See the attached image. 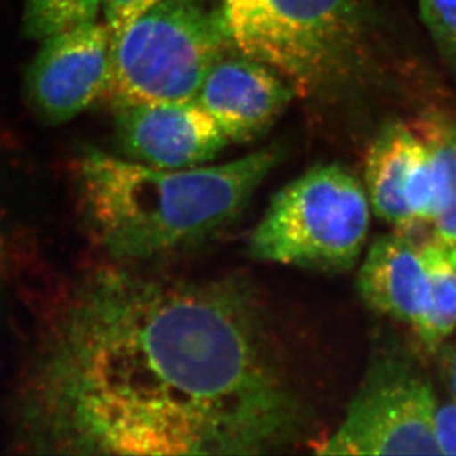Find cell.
Masks as SVG:
<instances>
[{
	"label": "cell",
	"mask_w": 456,
	"mask_h": 456,
	"mask_svg": "<svg viewBox=\"0 0 456 456\" xmlns=\"http://www.w3.org/2000/svg\"><path fill=\"white\" fill-rule=\"evenodd\" d=\"M27 411L40 444L87 455H256L305 426L242 289L125 271L74 297Z\"/></svg>",
	"instance_id": "1"
},
{
	"label": "cell",
	"mask_w": 456,
	"mask_h": 456,
	"mask_svg": "<svg viewBox=\"0 0 456 456\" xmlns=\"http://www.w3.org/2000/svg\"><path fill=\"white\" fill-rule=\"evenodd\" d=\"M278 163L280 151L265 148L229 163L163 170L91 148L80 161V195L110 253L148 258L231 224Z\"/></svg>",
	"instance_id": "2"
},
{
	"label": "cell",
	"mask_w": 456,
	"mask_h": 456,
	"mask_svg": "<svg viewBox=\"0 0 456 456\" xmlns=\"http://www.w3.org/2000/svg\"><path fill=\"white\" fill-rule=\"evenodd\" d=\"M232 49L222 4L161 0L112 42L108 94L114 105L195 100L211 67Z\"/></svg>",
	"instance_id": "3"
},
{
	"label": "cell",
	"mask_w": 456,
	"mask_h": 456,
	"mask_svg": "<svg viewBox=\"0 0 456 456\" xmlns=\"http://www.w3.org/2000/svg\"><path fill=\"white\" fill-rule=\"evenodd\" d=\"M365 186L337 164L310 168L278 191L248 242L251 257L314 271H349L370 233Z\"/></svg>",
	"instance_id": "4"
},
{
	"label": "cell",
	"mask_w": 456,
	"mask_h": 456,
	"mask_svg": "<svg viewBox=\"0 0 456 456\" xmlns=\"http://www.w3.org/2000/svg\"><path fill=\"white\" fill-rule=\"evenodd\" d=\"M238 52L269 65L300 95L340 82L359 39L354 0H222Z\"/></svg>",
	"instance_id": "5"
},
{
	"label": "cell",
	"mask_w": 456,
	"mask_h": 456,
	"mask_svg": "<svg viewBox=\"0 0 456 456\" xmlns=\"http://www.w3.org/2000/svg\"><path fill=\"white\" fill-rule=\"evenodd\" d=\"M435 390L408 357L386 354L370 363L340 427L319 455H440Z\"/></svg>",
	"instance_id": "6"
},
{
	"label": "cell",
	"mask_w": 456,
	"mask_h": 456,
	"mask_svg": "<svg viewBox=\"0 0 456 456\" xmlns=\"http://www.w3.org/2000/svg\"><path fill=\"white\" fill-rule=\"evenodd\" d=\"M111 33L96 21L42 39L26 76L36 114L61 125L101 100L111 82Z\"/></svg>",
	"instance_id": "7"
},
{
	"label": "cell",
	"mask_w": 456,
	"mask_h": 456,
	"mask_svg": "<svg viewBox=\"0 0 456 456\" xmlns=\"http://www.w3.org/2000/svg\"><path fill=\"white\" fill-rule=\"evenodd\" d=\"M116 139L126 159L163 170L199 167L229 141L195 100L117 103Z\"/></svg>",
	"instance_id": "8"
},
{
	"label": "cell",
	"mask_w": 456,
	"mask_h": 456,
	"mask_svg": "<svg viewBox=\"0 0 456 456\" xmlns=\"http://www.w3.org/2000/svg\"><path fill=\"white\" fill-rule=\"evenodd\" d=\"M296 94L278 71L235 49L211 67L195 101L229 142L248 143L275 125Z\"/></svg>",
	"instance_id": "9"
},
{
	"label": "cell",
	"mask_w": 456,
	"mask_h": 456,
	"mask_svg": "<svg viewBox=\"0 0 456 456\" xmlns=\"http://www.w3.org/2000/svg\"><path fill=\"white\" fill-rule=\"evenodd\" d=\"M366 305L418 331L430 305V282L422 244L405 231L377 238L366 251L357 275Z\"/></svg>",
	"instance_id": "10"
},
{
	"label": "cell",
	"mask_w": 456,
	"mask_h": 456,
	"mask_svg": "<svg viewBox=\"0 0 456 456\" xmlns=\"http://www.w3.org/2000/svg\"><path fill=\"white\" fill-rule=\"evenodd\" d=\"M421 143V136L412 125L396 121L379 132L366 155L363 186L370 210L397 231L415 226L406 192Z\"/></svg>",
	"instance_id": "11"
},
{
	"label": "cell",
	"mask_w": 456,
	"mask_h": 456,
	"mask_svg": "<svg viewBox=\"0 0 456 456\" xmlns=\"http://www.w3.org/2000/svg\"><path fill=\"white\" fill-rule=\"evenodd\" d=\"M426 258L430 305L415 336L424 349L436 354L456 330V254L437 240L422 244Z\"/></svg>",
	"instance_id": "12"
},
{
	"label": "cell",
	"mask_w": 456,
	"mask_h": 456,
	"mask_svg": "<svg viewBox=\"0 0 456 456\" xmlns=\"http://www.w3.org/2000/svg\"><path fill=\"white\" fill-rule=\"evenodd\" d=\"M411 125L446 167L448 200L431 226L435 229V240L456 254V121L442 112H427Z\"/></svg>",
	"instance_id": "13"
},
{
	"label": "cell",
	"mask_w": 456,
	"mask_h": 456,
	"mask_svg": "<svg viewBox=\"0 0 456 456\" xmlns=\"http://www.w3.org/2000/svg\"><path fill=\"white\" fill-rule=\"evenodd\" d=\"M100 9L101 0H26L22 31L28 39L42 40L95 22Z\"/></svg>",
	"instance_id": "14"
},
{
	"label": "cell",
	"mask_w": 456,
	"mask_h": 456,
	"mask_svg": "<svg viewBox=\"0 0 456 456\" xmlns=\"http://www.w3.org/2000/svg\"><path fill=\"white\" fill-rule=\"evenodd\" d=\"M421 11L436 45L456 69V0H421Z\"/></svg>",
	"instance_id": "15"
},
{
	"label": "cell",
	"mask_w": 456,
	"mask_h": 456,
	"mask_svg": "<svg viewBox=\"0 0 456 456\" xmlns=\"http://www.w3.org/2000/svg\"><path fill=\"white\" fill-rule=\"evenodd\" d=\"M161 0H101L105 26L111 33L112 42L125 33L126 28Z\"/></svg>",
	"instance_id": "16"
},
{
	"label": "cell",
	"mask_w": 456,
	"mask_h": 456,
	"mask_svg": "<svg viewBox=\"0 0 456 456\" xmlns=\"http://www.w3.org/2000/svg\"><path fill=\"white\" fill-rule=\"evenodd\" d=\"M435 433L440 455H456V403L437 405L435 415Z\"/></svg>",
	"instance_id": "17"
},
{
	"label": "cell",
	"mask_w": 456,
	"mask_h": 456,
	"mask_svg": "<svg viewBox=\"0 0 456 456\" xmlns=\"http://www.w3.org/2000/svg\"><path fill=\"white\" fill-rule=\"evenodd\" d=\"M444 370L448 377L449 388L452 392L456 403V347L449 352L448 356L444 357Z\"/></svg>",
	"instance_id": "18"
}]
</instances>
